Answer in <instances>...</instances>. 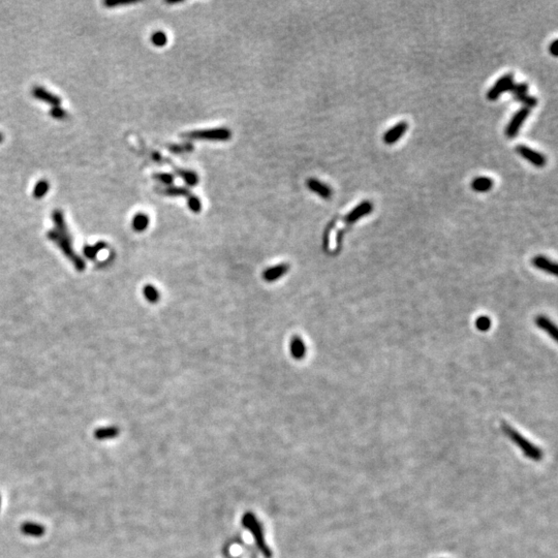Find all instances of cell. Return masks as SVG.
<instances>
[{"label":"cell","instance_id":"5bb4252c","mask_svg":"<svg viewBox=\"0 0 558 558\" xmlns=\"http://www.w3.org/2000/svg\"><path fill=\"white\" fill-rule=\"evenodd\" d=\"M306 353V346L299 336H294L291 341V354L296 360L304 358Z\"/></svg>","mask_w":558,"mask_h":558},{"label":"cell","instance_id":"ac0fdd59","mask_svg":"<svg viewBox=\"0 0 558 558\" xmlns=\"http://www.w3.org/2000/svg\"><path fill=\"white\" fill-rule=\"evenodd\" d=\"M159 190H161L162 194L172 196V197L183 196V197H186V199H189L191 196H193L190 194V191L188 189L183 188V187H168V188H162Z\"/></svg>","mask_w":558,"mask_h":558},{"label":"cell","instance_id":"52a82bcc","mask_svg":"<svg viewBox=\"0 0 558 558\" xmlns=\"http://www.w3.org/2000/svg\"><path fill=\"white\" fill-rule=\"evenodd\" d=\"M407 127L408 125L405 121L397 123L395 126L391 127L387 133H385L384 137H382V140H384L386 144L393 145L398 140L404 136L405 132L407 131Z\"/></svg>","mask_w":558,"mask_h":558},{"label":"cell","instance_id":"8992f818","mask_svg":"<svg viewBox=\"0 0 558 558\" xmlns=\"http://www.w3.org/2000/svg\"><path fill=\"white\" fill-rule=\"evenodd\" d=\"M516 150L526 161H528L530 164L537 168H543L547 163V159L544 154H541L527 146L519 145L516 147Z\"/></svg>","mask_w":558,"mask_h":558},{"label":"cell","instance_id":"7402d4cb","mask_svg":"<svg viewBox=\"0 0 558 558\" xmlns=\"http://www.w3.org/2000/svg\"><path fill=\"white\" fill-rule=\"evenodd\" d=\"M144 296L146 297V299L149 302H152V303L157 302L158 299H159V294H158L157 290L154 288L153 285H150V284L146 285L144 288Z\"/></svg>","mask_w":558,"mask_h":558},{"label":"cell","instance_id":"d6986e66","mask_svg":"<svg viewBox=\"0 0 558 558\" xmlns=\"http://www.w3.org/2000/svg\"><path fill=\"white\" fill-rule=\"evenodd\" d=\"M119 431L115 427H108V428H101L97 432L94 433L95 437L98 439H107V438H113L118 435Z\"/></svg>","mask_w":558,"mask_h":558},{"label":"cell","instance_id":"e0dca14e","mask_svg":"<svg viewBox=\"0 0 558 558\" xmlns=\"http://www.w3.org/2000/svg\"><path fill=\"white\" fill-rule=\"evenodd\" d=\"M149 225V217L144 213H138L133 219V228L137 232H143Z\"/></svg>","mask_w":558,"mask_h":558},{"label":"cell","instance_id":"3957f363","mask_svg":"<svg viewBox=\"0 0 558 558\" xmlns=\"http://www.w3.org/2000/svg\"><path fill=\"white\" fill-rule=\"evenodd\" d=\"M181 137L191 140H210V141H227L231 139L232 134L228 129H212V130H203L184 133Z\"/></svg>","mask_w":558,"mask_h":558},{"label":"cell","instance_id":"2e32d148","mask_svg":"<svg viewBox=\"0 0 558 558\" xmlns=\"http://www.w3.org/2000/svg\"><path fill=\"white\" fill-rule=\"evenodd\" d=\"M22 531L27 534V535H33V536H41L44 534L45 532V528L41 524H37V523H24L22 526Z\"/></svg>","mask_w":558,"mask_h":558},{"label":"cell","instance_id":"5b68a950","mask_svg":"<svg viewBox=\"0 0 558 558\" xmlns=\"http://www.w3.org/2000/svg\"><path fill=\"white\" fill-rule=\"evenodd\" d=\"M529 113H530V109L525 108V107L517 112V113L513 116V118L511 119V121H509V123L507 124L506 129H505V136L507 138L512 139V138H515L518 135L523 122L526 120V118L528 117Z\"/></svg>","mask_w":558,"mask_h":558},{"label":"cell","instance_id":"44dd1931","mask_svg":"<svg viewBox=\"0 0 558 558\" xmlns=\"http://www.w3.org/2000/svg\"><path fill=\"white\" fill-rule=\"evenodd\" d=\"M151 42L156 47H163L167 44L168 38L164 31H156L151 36Z\"/></svg>","mask_w":558,"mask_h":558},{"label":"cell","instance_id":"603a6c76","mask_svg":"<svg viewBox=\"0 0 558 558\" xmlns=\"http://www.w3.org/2000/svg\"><path fill=\"white\" fill-rule=\"evenodd\" d=\"M527 90H528V85L526 83H520V84H514V86L512 87L511 91L513 95H514V99H517L519 97H522V95L527 94Z\"/></svg>","mask_w":558,"mask_h":558},{"label":"cell","instance_id":"9c48e42d","mask_svg":"<svg viewBox=\"0 0 558 558\" xmlns=\"http://www.w3.org/2000/svg\"><path fill=\"white\" fill-rule=\"evenodd\" d=\"M33 95L37 100H39L43 103H46L47 105H50L52 108L60 107V105H61L60 98H58L57 95L49 92L48 90H46L45 88L40 87V86H37L33 89Z\"/></svg>","mask_w":558,"mask_h":558},{"label":"cell","instance_id":"9a60e30c","mask_svg":"<svg viewBox=\"0 0 558 558\" xmlns=\"http://www.w3.org/2000/svg\"><path fill=\"white\" fill-rule=\"evenodd\" d=\"M471 187L477 193H487L493 187V180L489 177H477L472 180Z\"/></svg>","mask_w":558,"mask_h":558},{"label":"cell","instance_id":"f1b7e54d","mask_svg":"<svg viewBox=\"0 0 558 558\" xmlns=\"http://www.w3.org/2000/svg\"><path fill=\"white\" fill-rule=\"evenodd\" d=\"M490 326H491V322H490L489 318L486 317V316H482V317L479 318V320L476 321V327H477V329H480V330H482V331L488 330V329L490 328Z\"/></svg>","mask_w":558,"mask_h":558},{"label":"cell","instance_id":"1f68e13d","mask_svg":"<svg viewBox=\"0 0 558 558\" xmlns=\"http://www.w3.org/2000/svg\"><path fill=\"white\" fill-rule=\"evenodd\" d=\"M3 141H4V135L0 134V143H3Z\"/></svg>","mask_w":558,"mask_h":558},{"label":"cell","instance_id":"30bf717a","mask_svg":"<svg viewBox=\"0 0 558 558\" xmlns=\"http://www.w3.org/2000/svg\"><path fill=\"white\" fill-rule=\"evenodd\" d=\"M307 186L308 188L313 191V193L317 194L318 196H321L323 199H330L332 196V189L330 186H328L327 184L322 183L321 181H318L314 178L308 179L307 180Z\"/></svg>","mask_w":558,"mask_h":558},{"label":"cell","instance_id":"7c38bea8","mask_svg":"<svg viewBox=\"0 0 558 558\" xmlns=\"http://www.w3.org/2000/svg\"><path fill=\"white\" fill-rule=\"evenodd\" d=\"M289 268L290 267H289L288 264H280V265H277L275 267L269 268L264 272L263 277L267 281H270V282L274 281V280L280 278L282 275H284L286 272H288Z\"/></svg>","mask_w":558,"mask_h":558},{"label":"cell","instance_id":"cb8c5ba5","mask_svg":"<svg viewBox=\"0 0 558 558\" xmlns=\"http://www.w3.org/2000/svg\"><path fill=\"white\" fill-rule=\"evenodd\" d=\"M50 114H51V116H52L54 119H56V120H65V119H67L68 116H69V115H68V112H67L65 109L60 108V107L51 108Z\"/></svg>","mask_w":558,"mask_h":558},{"label":"cell","instance_id":"484cf974","mask_svg":"<svg viewBox=\"0 0 558 558\" xmlns=\"http://www.w3.org/2000/svg\"><path fill=\"white\" fill-rule=\"evenodd\" d=\"M187 203H188V207L189 209L193 211V212H200L202 210V204L201 201L196 197V196H191L189 199H187Z\"/></svg>","mask_w":558,"mask_h":558},{"label":"cell","instance_id":"6da1fadb","mask_svg":"<svg viewBox=\"0 0 558 558\" xmlns=\"http://www.w3.org/2000/svg\"><path fill=\"white\" fill-rule=\"evenodd\" d=\"M502 431L516 445H518V448L523 452L525 457L533 461H540L543 459V451L522 436L512 426L502 423Z\"/></svg>","mask_w":558,"mask_h":558},{"label":"cell","instance_id":"277c9868","mask_svg":"<svg viewBox=\"0 0 558 558\" xmlns=\"http://www.w3.org/2000/svg\"><path fill=\"white\" fill-rule=\"evenodd\" d=\"M514 76L512 74H506L500 79L497 80V82L494 84L492 88L488 91L487 98L490 101H496L500 95L506 91H511L512 87L514 86Z\"/></svg>","mask_w":558,"mask_h":558},{"label":"cell","instance_id":"8fae6325","mask_svg":"<svg viewBox=\"0 0 558 558\" xmlns=\"http://www.w3.org/2000/svg\"><path fill=\"white\" fill-rule=\"evenodd\" d=\"M531 263L535 268L545 271V272H547L548 274H552V275H555V276L557 275V264L548 260L547 258H545L543 256L535 257L531 261Z\"/></svg>","mask_w":558,"mask_h":558},{"label":"cell","instance_id":"4dcf8cb0","mask_svg":"<svg viewBox=\"0 0 558 558\" xmlns=\"http://www.w3.org/2000/svg\"><path fill=\"white\" fill-rule=\"evenodd\" d=\"M557 47H558V41H557V40H554V41L552 42V44L550 45V47H549V51H550V53H551L553 56H557V55H558V49H557Z\"/></svg>","mask_w":558,"mask_h":558},{"label":"cell","instance_id":"ba28073f","mask_svg":"<svg viewBox=\"0 0 558 558\" xmlns=\"http://www.w3.org/2000/svg\"><path fill=\"white\" fill-rule=\"evenodd\" d=\"M373 209V205L370 202L365 201L361 204H359L354 210L350 211L344 218V221L347 223V225H350V223H353L355 221H357L358 219L362 218L363 216L369 214Z\"/></svg>","mask_w":558,"mask_h":558},{"label":"cell","instance_id":"7a4b0ae2","mask_svg":"<svg viewBox=\"0 0 558 558\" xmlns=\"http://www.w3.org/2000/svg\"><path fill=\"white\" fill-rule=\"evenodd\" d=\"M242 524H243L244 527H246L250 531V533L253 535L254 541H256V544H257L259 550L262 552L264 557L265 558H272V551H271L270 547L266 543L262 525L259 522V520L257 519V517L254 516L252 513L247 512L242 517Z\"/></svg>","mask_w":558,"mask_h":558},{"label":"cell","instance_id":"4fadbf2b","mask_svg":"<svg viewBox=\"0 0 558 558\" xmlns=\"http://www.w3.org/2000/svg\"><path fill=\"white\" fill-rule=\"evenodd\" d=\"M536 326L539 329H543L546 333H548L550 336L553 338V340L558 341V331L556 326L549 320V318L545 317V316H538L536 318Z\"/></svg>","mask_w":558,"mask_h":558},{"label":"cell","instance_id":"83f0119b","mask_svg":"<svg viewBox=\"0 0 558 558\" xmlns=\"http://www.w3.org/2000/svg\"><path fill=\"white\" fill-rule=\"evenodd\" d=\"M169 150L174 153H182L193 150V145L190 143H184L182 145H170Z\"/></svg>","mask_w":558,"mask_h":558},{"label":"cell","instance_id":"4316f807","mask_svg":"<svg viewBox=\"0 0 558 558\" xmlns=\"http://www.w3.org/2000/svg\"><path fill=\"white\" fill-rule=\"evenodd\" d=\"M153 178L165 184H172L174 181V176L170 173H157L154 175Z\"/></svg>","mask_w":558,"mask_h":558},{"label":"cell","instance_id":"d4e9b609","mask_svg":"<svg viewBox=\"0 0 558 558\" xmlns=\"http://www.w3.org/2000/svg\"><path fill=\"white\" fill-rule=\"evenodd\" d=\"M515 100H516L517 102L522 103V104L525 106V108H528V109L534 108V107L536 106V104H537V100H536L535 98L529 97V95H527V94L522 95V97H519V98H517V99H515Z\"/></svg>","mask_w":558,"mask_h":558},{"label":"cell","instance_id":"f546056e","mask_svg":"<svg viewBox=\"0 0 558 558\" xmlns=\"http://www.w3.org/2000/svg\"><path fill=\"white\" fill-rule=\"evenodd\" d=\"M131 4H135V2H105V6L108 8H114L118 6L131 5Z\"/></svg>","mask_w":558,"mask_h":558},{"label":"cell","instance_id":"ffe728a7","mask_svg":"<svg viewBox=\"0 0 558 558\" xmlns=\"http://www.w3.org/2000/svg\"><path fill=\"white\" fill-rule=\"evenodd\" d=\"M49 188H50V184L47 180L39 181L34 188V197L36 199L44 198L48 194V191H49Z\"/></svg>","mask_w":558,"mask_h":558}]
</instances>
